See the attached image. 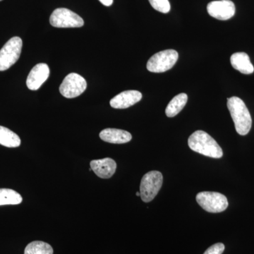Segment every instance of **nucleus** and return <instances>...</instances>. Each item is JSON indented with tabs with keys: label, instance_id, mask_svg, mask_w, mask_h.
Instances as JSON below:
<instances>
[{
	"label": "nucleus",
	"instance_id": "obj_22",
	"mask_svg": "<svg viewBox=\"0 0 254 254\" xmlns=\"http://www.w3.org/2000/svg\"><path fill=\"white\" fill-rule=\"evenodd\" d=\"M136 195H137V196H141V193H140V191L136 192Z\"/></svg>",
	"mask_w": 254,
	"mask_h": 254
},
{
	"label": "nucleus",
	"instance_id": "obj_3",
	"mask_svg": "<svg viewBox=\"0 0 254 254\" xmlns=\"http://www.w3.org/2000/svg\"><path fill=\"white\" fill-rule=\"evenodd\" d=\"M178 58L176 50H163L150 58L147 63V69L153 73L165 72L173 67Z\"/></svg>",
	"mask_w": 254,
	"mask_h": 254
},
{
	"label": "nucleus",
	"instance_id": "obj_4",
	"mask_svg": "<svg viewBox=\"0 0 254 254\" xmlns=\"http://www.w3.org/2000/svg\"><path fill=\"white\" fill-rule=\"evenodd\" d=\"M163 177L158 171H150L142 178L140 185V193L142 200L149 203L154 199L163 186Z\"/></svg>",
	"mask_w": 254,
	"mask_h": 254
},
{
	"label": "nucleus",
	"instance_id": "obj_23",
	"mask_svg": "<svg viewBox=\"0 0 254 254\" xmlns=\"http://www.w3.org/2000/svg\"><path fill=\"white\" fill-rule=\"evenodd\" d=\"M0 1H2V0H0Z\"/></svg>",
	"mask_w": 254,
	"mask_h": 254
},
{
	"label": "nucleus",
	"instance_id": "obj_20",
	"mask_svg": "<svg viewBox=\"0 0 254 254\" xmlns=\"http://www.w3.org/2000/svg\"><path fill=\"white\" fill-rule=\"evenodd\" d=\"M225 251V245L222 243H217L209 247L203 254H222Z\"/></svg>",
	"mask_w": 254,
	"mask_h": 254
},
{
	"label": "nucleus",
	"instance_id": "obj_21",
	"mask_svg": "<svg viewBox=\"0 0 254 254\" xmlns=\"http://www.w3.org/2000/svg\"><path fill=\"white\" fill-rule=\"evenodd\" d=\"M99 1L104 6H110L113 4L114 0H99Z\"/></svg>",
	"mask_w": 254,
	"mask_h": 254
},
{
	"label": "nucleus",
	"instance_id": "obj_14",
	"mask_svg": "<svg viewBox=\"0 0 254 254\" xmlns=\"http://www.w3.org/2000/svg\"><path fill=\"white\" fill-rule=\"evenodd\" d=\"M232 67L244 74H251L254 71L253 64L251 63L250 57L245 53H235L230 58Z\"/></svg>",
	"mask_w": 254,
	"mask_h": 254
},
{
	"label": "nucleus",
	"instance_id": "obj_16",
	"mask_svg": "<svg viewBox=\"0 0 254 254\" xmlns=\"http://www.w3.org/2000/svg\"><path fill=\"white\" fill-rule=\"evenodd\" d=\"M0 145L7 148H16L21 145V138L9 128L0 126Z\"/></svg>",
	"mask_w": 254,
	"mask_h": 254
},
{
	"label": "nucleus",
	"instance_id": "obj_19",
	"mask_svg": "<svg viewBox=\"0 0 254 254\" xmlns=\"http://www.w3.org/2000/svg\"><path fill=\"white\" fill-rule=\"evenodd\" d=\"M153 9L163 14H168L171 9L168 0H148Z\"/></svg>",
	"mask_w": 254,
	"mask_h": 254
},
{
	"label": "nucleus",
	"instance_id": "obj_18",
	"mask_svg": "<svg viewBox=\"0 0 254 254\" xmlns=\"http://www.w3.org/2000/svg\"><path fill=\"white\" fill-rule=\"evenodd\" d=\"M24 254H53V249L46 242L34 241L26 246Z\"/></svg>",
	"mask_w": 254,
	"mask_h": 254
},
{
	"label": "nucleus",
	"instance_id": "obj_6",
	"mask_svg": "<svg viewBox=\"0 0 254 254\" xmlns=\"http://www.w3.org/2000/svg\"><path fill=\"white\" fill-rule=\"evenodd\" d=\"M23 42L19 37H13L0 50V71H6L19 59Z\"/></svg>",
	"mask_w": 254,
	"mask_h": 254
},
{
	"label": "nucleus",
	"instance_id": "obj_11",
	"mask_svg": "<svg viewBox=\"0 0 254 254\" xmlns=\"http://www.w3.org/2000/svg\"><path fill=\"white\" fill-rule=\"evenodd\" d=\"M142 99L141 92L138 91H126L114 97L110 100V105L115 109H126L138 103Z\"/></svg>",
	"mask_w": 254,
	"mask_h": 254
},
{
	"label": "nucleus",
	"instance_id": "obj_15",
	"mask_svg": "<svg viewBox=\"0 0 254 254\" xmlns=\"http://www.w3.org/2000/svg\"><path fill=\"white\" fill-rule=\"evenodd\" d=\"M187 100H188V96L186 93H180L174 97L173 99L170 102L165 110L167 117L174 118L178 115L187 105Z\"/></svg>",
	"mask_w": 254,
	"mask_h": 254
},
{
	"label": "nucleus",
	"instance_id": "obj_8",
	"mask_svg": "<svg viewBox=\"0 0 254 254\" xmlns=\"http://www.w3.org/2000/svg\"><path fill=\"white\" fill-rule=\"evenodd\" d=\"M87 83L85 78L76 73H71L64 78L60 86L62 95L66 98H74L86 91Z\"/></svg>",
	"mask_w": 254,
	"mask_h": 254
},
{
	"label": "nucleus",
	"instance_id": "obj_5",
	"mask_svg": "<svg viewBox=\"0 0 254 254\" xmlns=\"http://www.w3.org/2000/svg\"><path fill=\"white\" fill-rule=\"evenodd\" d=\"M196 201L203 210L209 213H221L228 207L226 196L218 192H200L196 195Z\"/></svg>",
	"mask_w": 254,
	"mask_h": 254
},
{
	"label": "nucleus",
	"instance_id": "obj_10",
	"mask_svg": "<svg viewBox=\"0 0 254 254\" xmlns=\"http://www.w3.org/2000/svg\"><path fill=\"white\" fill-rule=\"evenodd\" d=\"M50 76V68L47 64H36L28 74L26 85L31 91H37L41 88Z\"/></svg>",
	"mask_w": 254,
	"mask_h": 254
},
{
	"label": "nucleus",
	"instance_id": "obj_7",
	"mask_svg": "<svg viewBox=\"0 0 254 254\" xmlns=\"http://www.w3.org/2000/svg\"><path fill=\"white\" fill-rule=\"evenodd\" d=\"M50 23L56 28H80L84 25L81 16L66 8L54 10L50 16Z\"/></svg>",
	"mask_w": 254,
	"mask_h": 254
},
{
	"label": "nucleus",
	"instance_id": "obj_1",
	"mask_svg": "<svg viewBox=\"0 0 254 254\" xmlns=\"http://www.w3.org/2000/svg\"><path fill=\"white\" fill-rule=\"evenodd\" d=\"M188 145L193 151L210 158H221L223 155L222 148L213 137L200 130L190 135Z\"/></svg>",
	"mask_w": 254,
	"mask_h": 254
},
{
	"label": "nucleus",
	"instance_id": "obj_12",
	"mask_svg": "<svg viewBox=\"0 0 254 254\" xmlns=\"http://www.w3.org/2000/svg\"><path fill=\"white\" fill-rule=\"evenodd\" d=\"M90 165L95 175L102 179L113 177L117 169L116 162L110 158L92 160Z\"/></svg>",
	"mask_w": 254,
	"mask_h": 254
},
{
	"label": "nucleus",
	"instance_id": "obj_2",
	"mask_svg": "<svg viewBox=\"0 0 254 254\" xmlns=\"http://www.w3.org/2000/svg\"><path fill=\"white\" fill-rule=\"evenodd\" d=\"M227 108L237 133L241 136L247 135L252 128V120L245 102L236 96L227 98Z\"/></svg>",
	"mask_w": 254,
	"mask_h": 254
},
{
	"label": "nucleus",
	"instance_id": "obj_13",
	"mask_svg": "<svg viewBox=\"0 0 254 254\" xmlns=\"http://www.w3.org/2000/svg\"><path fill=\"white\" fill-rule=\"evenodd\" d=\"M103 141L115 144H123L131 141L132 136L129 132L118 128H105L100 133Z\"/></svg>",
	"mask_w": 254,
	"mask_h": 254
},
{
	"label": "nucleus",
	"instance_id": "obj_9",
	"mask_svg": "<svg viewBox=\"0 0 254 254\" xmlns=\"http://www.w3.org/2000/svg\"><path fill=\"white\" fill-rule=\"evenodd\" d=\"M207 11L210 16L226 21L233 17L235 14V5L230 0H220L209 3L207 6Z\"/></svg>",
	"mask_w": 254,
	"mask_h": 254
},
{
	"label": "nucleus",
	"instance_id": "obj_17",
	"mask_svg": "<svg viewBox=\"0 0 254 254\" xmlns=\"http://www.w3.org/2000/svg\"><path fill=\"white\" fill-rule=\"evenodd\" d=\"M22 200V196L16 190L10 189H0V205H18Z\"/></svg>",
	"mask_w": 254,
	"mask_h": 254
}]
</instances>
